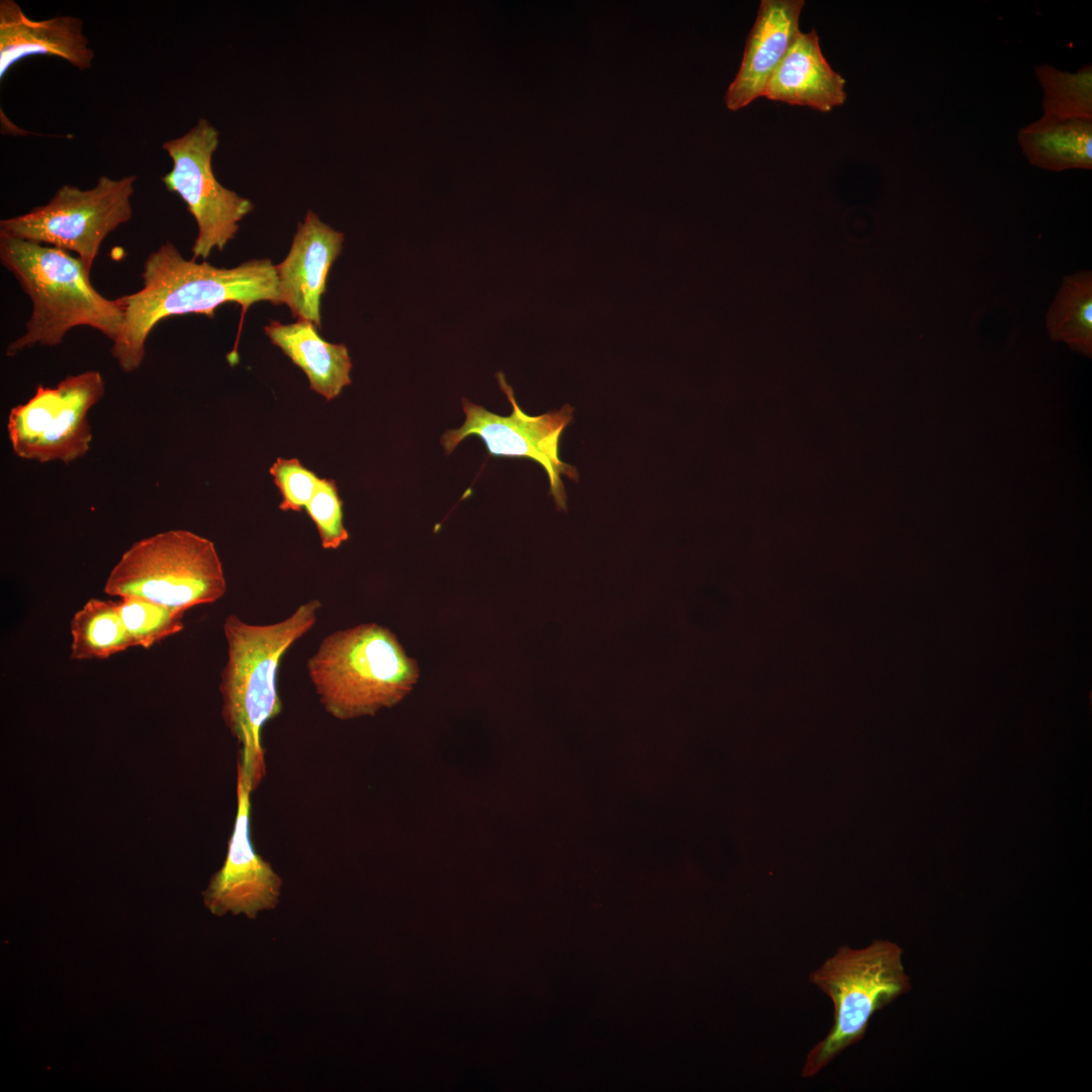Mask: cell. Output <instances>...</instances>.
<instances>
[{"mask_svg": "<svg viewBox=\"0 0 1092 1092\" xmlns=\"http://www.w3.org/2000/svg\"><path fill=\"white\" fill-rule=\"evenodd\" d=\"M136 175L100 176L94 187L64 184L28 212L0 220V234L75 252L91 272L105 238L132 216Z\"/></svg>", "mask_w": 1092, "mask_h": 1092, "instance_id": "52a82bcc", "label": "cell"}, {"mask_svg": "<svg viewBox=\"0 0 1092 1092\" xmlns=\"http://www.w3.org/2000/svg\"><path fill=\"white\" fill-rule=\"evenodd\" d=\"M804 0H762L734 80L725 94L737 111L762 97L767 82L796 39Z\"/></svg>", "mask_w": 1092, "mask_h": 1092, "instance_id": "4fadbf2b", "label": "cell"}, {"mask_svg": "<svg viewBox=\"0 0 1092 1092\" xmlns=\"http://www.w3.org/2000/svg\"><path fill=\"white\" fill-rule=\"evenodd\" d=\"M1046 329L1054 341L1090 356L1092 352V273L1065 276L1046 314Z\"/></svg>", "mask_w": 1092, "mask_h": 1092, "instance_id": "d6986e66", "label": "cell"}, {"mask_svg": "<svg viewBox=\"0 0 1092 1092\" xmlns=\"http://www.w3.org/2000/svg\"><path fill=\"white\" fill-rule=\"evenodd\" d=\"M902 954L897 943L883 939L858 949L842 945L810 974V982L830 998L834 1012L829 1032L808 1053L802 1077H814L861 1040L873 1015L910 991Z\"/></svg>", "mask_w": 1092, "mask_h": 1092, "instance_id": "5b68a950", "label": "cell"}, {"mask_svg": "<svg viewBox=\"0 0 1092 1092\" xmlns=\"http://www.w3.org/2000/svg\"><path fill=\"white\" fill-rule=\"evenodd\" d=\"M70 633L73 660L106 659L133 647L118 601L90 599L74 614Z\"/></svg>", "mask_w": 1092, "mask_h": 1092, "instance_id": "ac0fdd59", "label": "cell"}, {"mask_svg": "<svg viewBox=\"0 0 1092 1092\" xmlns=\"http://www.w3.org/2000/svg\"><path fill=\"white\" fill-rule=\"evenodd\" d=\"M264 332L305 373L310 388L327 400L337 397L351 383L352 361L347 347L325 341L311 322L297 320L284 325L271 321Z\"/></svg>", "mask_w": 1092, "mask_h": 1092, "instance_id": "2e32d148", "label": "cell"}, {"mask_svg": "<svg viewBox=\"0 0 1092 1092\" xmlns=\"http://www.w3.org/2000/svg\"><path fill=\"white\" fill-rule=\"evenodd\" d=\"M306 668L322 706L339 720L373 716L398 704L420 674L397 637L376 623L331 633Z\"/></svg>", "mask_w": 1092, "mask_h": 1092, "instance_id": "277c9868", "label": "cell"}, {"mask_svg": "<svg viewBox=\"0 0 1092 1092\" xmlns=\"http://www.w3.org/2000/svg\"><path fill=\"white\" fill-rule=\"evenodd\" d=\"M269 472L281 494L279 508L284 512H300L305 508L321 480L297 458L279 457L269 468Z\"/></svg>", "mask_w": 1092, "mask_h": 1092, "instance_id": "603a6c76", "label": "cell"}, {"mask_svg": "<svg viewBox=\"0 0 1092 1092\" xmlns=\"http://www.w3.org/2000/svg\"><path fill=\"white\" fill-rule=\"evenodd\" d=\"M77 16L33 20L14 0L0 1V80L17 62L31 56H54L78 70L93 66L95 53Z\"/></svg>", "mask_w": 1092, "mask_h": 1092, "instance_id": "5bb4252c", "label": "cell"}, {"mask_svg": "<svg viewBox=\"0 0 1092 1092\" xmlns=\"http://www.w3.org/2000/svg\"><path fill=\"white\" fill-rule=\"evenodd\" d=\"M322 603L312 599L282 621L258 625L229 615L223 622L228 659L221 671V716L239 744L238 761L253 792L266 776L262 730L282 711L277 673L289 647L315 624Z\"/></svg>", "mask_w": 1092, "mask_h": 1092, "instance_id": "7a4b0ae2", "label": "cell"}, {"mask_svg": "<svg viewBox=\"0 0 1092 1092\" xmlns=\"http://www.w3.org/2000/svg\"><path fill=\"white\" fill-rule=\"evenodd\" d=\"M495 377L512 404V414L498 416L463 398L465 421L460 428L448 430L442 436L445 452L450 454L465 438L477 436L485 443L490 455L532 459L546 471L550 494L557 509L566 510L567 497L561 476L577 481L578 473L574 466L560 459L559 442L573 418V407L566 403L558 411L529 416L519 406L505 375L497 372Z\"/></svg>", "mask_w": 1092, "mask_h": 1092, "instance_id": "30bf717a", "label": "cell"}, {"mask_svg": "<svg viewBox=\"0 0 1092 1092\" xmlns=\"http://www.w3.org/2000/svg\"><path fill=\"white\" fill-rule=\"evenodd\" d=\"M226 592L214 544L187 530H169L133 543L113 566L104 593L187 611Z\"/></svg>", "mask_w": 1092, "mask_h": 1092, "instance_id": "8992f818", "label": "cell"}, {"mask_svg": "<svg viewBox=\"0 0 1092 1092\" xmlns=\"http://www.w3.org/2000/svg\"><path fill=\"white\" fill-rule=\"evenodd\" d=\"M844 78L824 58L813 28L800 31L772 73L763 97L828 112L846 100Z\"/></svg>", "mask_w": 1092, "mask_h": 1092, "instance_id": "9a60e30c", "label": "cell"}, {"mask_svg": "<svg viewBox=\"0 0 1092 1092\" xmlns=\"http://www.w3.org/2000/svg\"><path fill=\"white\" fill-rule=\"evenodd\" d=\"M304 509L315 525L324 549H337L349 539L343 522V503L333 479L321 478Z\"/></svg>", "mask_w": 1092, "mask_h": 1092, "instance_id": "7402d4cb", "label": "cell"}, {"mask_svg": "<svg viewBox=\"0 0 1092 1092\" xmlns=\"http://www.w3.org/2000/svg\"><path fill=\"white\" fill-rule=\"evenodd\" d=\"M0 260L32 302L25 332L7 346V356L34 346H58L79 326L95 329L111 342L119 335L123 323L119 299L106 298L94 288L79 257L0 234Z\"/></svg>", "mask_w": 1092, "mask_h": 1092, "instance_id": "3957f363", "label": "cell"}, {"mask_svg": "<svg viewBox=\"0 0 1092 1092\" xmlns=\"http://www.w3.org/2000/svg\"><path fill=\"white\" fill-rule=\"evenodd\" d=\"M118 608L133 647L151 648L184 629V610L139 598H121Z\"/></svg>", "mask_w": 1092, "mask_h": 1092, "instance_id": "44dd1931", "label": "cell"}, {"mask_svg": "<svg viewBox=\"0 0 1092 1092\" xmlns=\"http://www.w3.org/2000/svg\"><path fill=\"white\" fill-rule=\"evenodd\" d=\"M1022 153L1037 168L1050 171L1092 168V120L1042 117L1017 133Z\"/></svg>", "mask_w": 1092, "mask_h": 1092, "instance_id": "e0dca14e", "label": "cell"}, {"mask_svg": "<svg viewBox=\"0 0 1092 1092\" xmlns=\"http://www.w3.org/2000/svg\"><path fill=\"white\" fill-rule=\"evenodd\" d=\"M249 778L237 762V812L223 866L203 892L206 908L216 916L228 912L255 919L260 911L276 907L282 880L254 849L251 840V794Z\"/></svg>", "mask_w": 1092, "mask_h": 1092, "instance_id": "8fae6325", "label": "cell"}, {"mask_svg": "<svg viewBox=\"0 0 1092 1092\" xmlns=\"http://www.w3.org/2000/svg\"><path fill=\"white\" fill-rule=\"evenodd\" d=\"M344 234L312 211L297 224L286 258L275 265L281 304L297 320L322 329L321 301L334 261L342 251Z\"/></svg>", "mask_w": 1092, "mask_h": 1092, "instance_id": "7c38bea8", "label": "cell"}, {"mask_svg": "<svg viewBox=\"0 0 1092 1092\" xmlns=\"http://www.w3.org/2000/svg\"><path fill=\"white\" fill-rule=\"evenodd\" d=\"M142 279L140 290L118 297L123 323L112 342L111 355L126 373L140 368L146 341L164 318L188 313L212 318L215 309L228 302L240 304L243 314L258 301L281 304L276 268L269 259L218 268L186 260L166 242L146 259Z\"/></svg>", "mask_w": 1092, "mask_h": 1092, "instance_id": "6da1fadb", "label": "cell"}, {"mask_svg": "<svg viewBox=\"0 0 1092 1092\" xmlns=\"http://www.w3.org/2000/svg\"><path fill=\"white\" fill-rule=\"evenodd\" d=\"M105 393L99 371L69 375L56 386L37 385L24 403L11 408L8 438L15 455L25 460L69 464L89 451V411Z\"/></svg>", "mask_w": 1092, "mask_h": 1092, "instance_id": "ba28073f", "label": "cell"}, {"mask_svg": "<svg viewBox=\"0 0 1092 1092\" xmlns=\"http://www.w3.org/2000/svg\"><path fill=\"white\" fill-rule=\"evenodd\" d=\"M1034 72L1043 91V116L1056 120H1092L1091 65L1070 73L1042 64L1035 66Z\"/></svg>", "mask_w": 1092, "mask_h": 1092, "instance_id": "ffe728a7", "label": "cell"}, {"mask_svg": "<svg viewBox=\"0 0 1092 1092\" xmlns=\"http://www.w3.org/2000/svg\"><path fill=\"white\" fill-rule=\"evenodd\" d=\"M218 138V130L201 117L186 133L162 145L173 163L162 182L181 197L197 223L193 259H206L214 249L221 251L235 238L239 222L254 208L249 199L217 181L212 156Z\"/></svg>", "mask_w": 1092, "mask_h": 1092, "instance_id": "9c48e42d", "label": "cell"}]
</instances>
